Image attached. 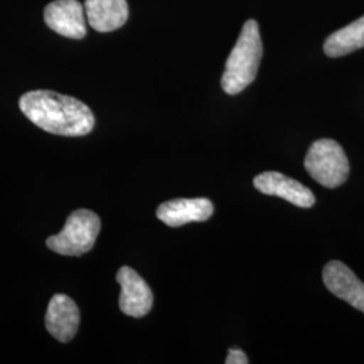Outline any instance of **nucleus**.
Wrapping results in <instances>:
<instances>
[{
	"mask_svg": "<svg viewBox=\"0 0 364 364\" xmlns=\"http://www.w3.org/2000/svg\"><path fill=\"white\" fill-rule=\"evenodd\" d=\"M23 115L39 129L63 136H84L95 127L91 108L53 91H31L19 99Z\"/></svg>",
	"mask_w": 364,
	"mask_h": 364,
	"instance_id": "obj_1",
	"label": "nucleus"
},
{
	"mask_svg": "<svg viewBox=\"0 0 364 364\" xmlns=\"http://www.w3.org/2000/svg\"><path fill=\"white\" fill-rule=\"evenodd\" d=\"M262 53L263 45L259 26L257 21L248 19L227 58L221 77L223 91L228 95H237L245 91L258 75Z\"/></svg>",
	"mask_w": 364,
	"mask_h": 364,
	"instance_id": "obj_2",
	"label": "nucleus"
},
{
	"mask_svg": "<svg viewBox=\"0 0 364 364\" xmlns=\"http://www.w3.org/2000/svg\"><path fill=\"white\" fill-rule=\"evenodd\" d=\"M100 218L90 209H77L69 215L60 234L49 236L46 246L65 257H80L91 251L100 234Z\"/></svg>",
	"mask_w": 364,
	"mask_h": 364,
	"instance_id": "obj_3",
	"label": "nucleus"
},
{
	"mask_svg": "<svg viewBox=\"0 0 364 364\" xmlns=\"http://www.w3.org/2000/svg\"><path fill=\"white\" fill-rule=\"evenodd\" d=\"M305 169L314 181L326 188H338L347 181L350 164L343 147L332 139L316 141L305 156Z\"/></svg>",
	"mask_w": 364,
	"mask_h": 364,
	"instance_id": "obj_4",
	"label": "nucleus"
},
{
	"mask_svg": "<svg viewBox=\"0 0 364 364\" xmlns=\"http://www.w3.org/2000/svg\"><path fill=\"white\" fill-rule=\"evenodd\" d=\"M117 281L122 287L119 297V308L122 312L131 317L141 318L151 311L154 302L153 291L134 269L129 266L120 267L117 274Z\"/></svg>",
	"mask_w": 364,
	"mask_h": 364,
	"instance_id": "obj_5",
	"label": "nucleus"
},
{
	"mask_svg": "<svg viewBox=\"0 0 364 364\" xmlns=\"http://www.w3.org/2000/svg\"><path fill=\"white\" fill-rule=\"evenodd\" d=\"M85 9L78 0H54L45 7L46 25L66 38L81 39L87 36Z\"/></svg>",
	"mask_w": 364,
	"mask_h": 364,
	"instance_id": "obj_6",
	"label": "nucleus"
},
{
	"mask_svg": "<svg viewBox=\"0 0 364 364\" xmlns=\"http://www.w3.org/2000/svg\"><path fill=\"white\" fill-rule=\"evenodd\" d=\"M254 186L263 195L285 198L299 208H311L316 203V197L311 189L277 171H264L257 176L254 178Z\"/></svg>",
	"mask_w": 364,
	"mask_h": 364,
	"instance_id": "obj_7",
	"label": "nucleus"
},
{
	"mask_svg": "<svg viewBox=\"0 0 364 364\" xmlns=\"http://www.w3.org/2000/svg\"><path fill=\"white\" fill-rule=\"evenodd\" d=\"M323 281L332 294L364 313V284L350 267L338 260H332L324 267Z\"/></svg>",
	"mask_w": 364,
	"mask_h": 364,
	"instance_id": "obj_8",
	"label": "nucleus"
},
{
	"mask_svg": "<svg viewBox=\"0 0 364 364\" xmlns=\"http://www.w3.org/2000/svg\"><path fill=\"white\" fill-rule=\"evenodd\" d=\"M45 324L53 338L68 343L76 336L80 326V311L76 302L66 294H54L45 317Z\"/></svg>",
	"mask_w": 364,
	"mask_h": 364,
	"instance_id": "obj_9",
	"label": "nucleus"
},
{
	"mask_svg": "<svg viewBox=\"0 0 364 364\" xmlns=\"http://www.w3.org/2000/svg\"><path fill=\"white\" fill-rule=\"evenodd\" d=\"M212 215L213 204L208 198H176L156 209V218L173 228L192 221H207Z\"/></svg>",
	"mask_w": 364,
	"mask_h": 364,
	"instance_id": "obj_10",
	"label": "nucleus"
},
{
	"mask_svg": "<svg viewBox=\"0 0 364 364\" xmlns=\"http://www.w3.org/2000/svg\"><path fill=\"white\" fill-rule=\"evenodd\" d=\"M84 9L88 23L99 33L117 30L129 19L126 0H85Z\"/></svg>",
	"mask_w": 364,
	"mask_h": 364,
	"instance_id": "obj_11",
	"label": "nucleus"
},
{
	"mask_svg": "<svg viewBox=\"0 0 364 364\" xmlns=\"http://www.w3.org/2000/svg\"><path fill=\"white\" fill-rule=\"evenodd\" d=\"M364 48V16L332 33L324 42L328 57H341Z\"/></svg>",
	"mask_w": 364,
	"mask_h": 364,
	"instance_id": "obj_12",
	"label": "nucleus"
},
{
	"mask_svg": "<svg viewBox=\"0 0 364 364\" xmlns=\"http://www.w3.org/2000/svg\"><path fill=\"white\" fill-rule=\"evenodd\" d=\"M227 364H247L248 359L246 353L239 348H231L228 352V356L225 359Z\"/></svg>",
	"mask_w": 364,
	"mask_h": 364,
	"instance_id": "obj_13",
	"label": "nucleus"
}]
</instances>
